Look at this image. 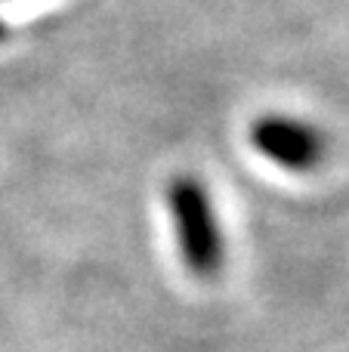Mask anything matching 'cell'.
<instances>
[{"mask_svg":"<svg viewBox=\"0 0 349 352\" xmlns=\"http://www.w3.org/2000/svg\"><path fill=\"white\" fill-rule=\"evenodd\" d=\"M164 207L170 217L177 250L192 278L214 281L226 266V235L216 217L210 188L192 173H177L164 186Z\"/></svg>","mask_w":349,"mask_h":352,"instance_id":"6da1fadb","label":"cell"},{"mask_svg":"<svg viewBox=\"0 0 349 352\" xmlns=\"http://www.w3.org/2000/svg\"><path fill=\"white\" fill-rule=\"evenodd\" d=\"M251 146L257 155L288 173H309L325 161L328 140L319 127L294 115H260L251 124Z\"/></svg>","mask_w":349,"mask_h":352,"instance_id":"7a4b0ae2","label":"cell"}]
</instances>
